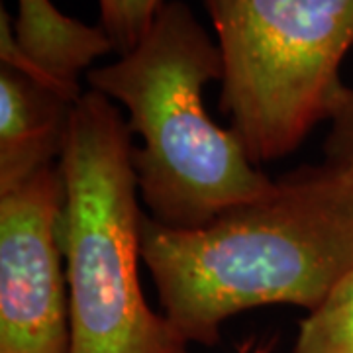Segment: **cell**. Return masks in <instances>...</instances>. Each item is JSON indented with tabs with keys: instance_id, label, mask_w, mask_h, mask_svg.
I'll return each mask as SVG.
<instances>
[{
	"instance_id": "10",
	"label": "cell",
	"mask_w": 353,
	"mask_h": 353,
	"mask_svg": "<svg viewBox=\"0 0 353 353\" xmlns=\"http://www.w3.org/2000/svg\"><path fill=\"white\" fill-rule=\"evenodd\" d=\"M334 130H332V136L330 139H343V141H350L353 139V88L347 94V101L341 106V110L332 120Z\"/></svg>"
},
{
	"instance_id": "4",
	"label": "cell",
	"mask_w": 353,
	"mask_h": 353,
	"mask_svg": "<svg viewBox=\"0 0 353 353\" xmlns=\"http://www.w3.org/2000/svg\"><path fill=\"white\" fill-rule=\"evenodd\" d=\"M224 61L220 108L253 163L294 152L352 87L353 0H204Z\"/></svg>"
},
{
	"instance_id": "9",
	"label": "cell",
	"mask_w": 353,
	"mask_h": 353,
	"mask_svg": "<svg viewBox=\"0 0 353 353\" xmlns=\"http://www.w3.org/2000/svg\"><path fill=\"white\" fill-rule=\"evenodd\" d=\"M163 6L165 0H99L101 28L114 51L126 55L136 50Z\"/></svg>"
},
{
	"instance_id": "3",
	"label": "cell",
	"mask_w": 353,
	"mask_h": 353,
	"mask_svg": "<svg viewBox=\"0 0 353 353\" xmlns=\"http://www.w3.org/2000/svg\"><path fill=\"white\" fill-rule=\"evenodd\" d=\"M130 128L108 97L83 92L69 120L59 245L69 292V353H189L141 290V222Z\"/></svg>"
},
{
	"instance_id": "11",
	"label": "cell",
	"mask_w": 353,
	"mask_h": 353,
	"mask_svg": "<svg viewBox=\"0 0 353 353\" xmlns=\"http://www.w3.org/2000/svg\"><path fill=\"white\" fill-rule=\"evenodd\" d=\"M328 155L336 157L341 161H347L353 165V139L343 141V139H330L328 141Z\"/></svg>"
},
{
	"instance_id": "5",
	"label": "cell",
	"mask_w": 353,
	"mask_h": 353,
	"mask_svg": "<svg viewBox=\"0 0 353 353\" xmlns=\"http://www.w3.org/2000/svg\"><path fill=\"white\" fill-rule=\"evenodd\" d=\"M61 165L0 192V353H69Z\"/></svg>"
},
{
	"instance_id": "6",
	"label": "cell",
	"mask_w": 353,
	"mask_h": 353,
	"mask_svg": "<svg viewBox=\"0 0 353 353\" xmlns=\"http://www.w3.org/2000/svg\"><path fill=\"white\" fill-rule=\"evenodd\" d=\"M77 102L10 67H0V192L61 159Z\"/></svg>"
},
{
	"instance_id": "8",
	"label": "cell",
	"mask_w": 353,
	"mask_h": 353,
	"mask_svg": "<svg viewBox=\"0 0 353 353\" xmlns=\"http://www.w3.org/2000/svg\"><path fill=\"white\" fill-rule=\"evenodd\" d=\"M290 353H353V271L308 310Z\"/></svg>"
},
{
	"instance_id": "2",
	"label": "cell",
	"mask_w": 353,
	"mask_h": 353,
	"mask_svg": "<svg viewBox=\"0 0 353 353\" xmlns=\"http://www.w3.org/2000/svg\"><path fill=\"white\" fill-rule=\"evenodd\" d=\"M222 77L218 43L185 2H165L136 50L87 73L92 90L128 110L143 143L132 157L139 196L163 226H206L277 185L206 112L202 88Z\"/></svg>"
},
{
	"instance_id": "1",
	"label": "cell",
	"mask_w": 353,
	"mask_h": 353,
	"mask_svg": "<svg viewBox=\"0 0 353 353\" xmlns=\"http://www.w3.org/2000/svg\"><path fill=\"white\" fill-rule=\"evenodd\" d=\"M141 261L189 343L214 345L228 318L257 306L312 310L353 271V165L328 155L201 228L143 216Z\"/></svg>"
},
{
	"instance_id": "7",
	"label": "cell",
	"mask_w": 353,
	"mask_h": 353,
	"mask_svg": "<svg viewBox=\"0 0 353 353\" xmlns=\"http://www.w3.org/2000/svg\"><path fill=\"white\" fill-rule=\"evenodd\" d=\"M14 34L30 59L79 94H83L81 73L114 51L101 26H87L65 16L51 0H18Z\"/></svg>"
}]
</instances>
